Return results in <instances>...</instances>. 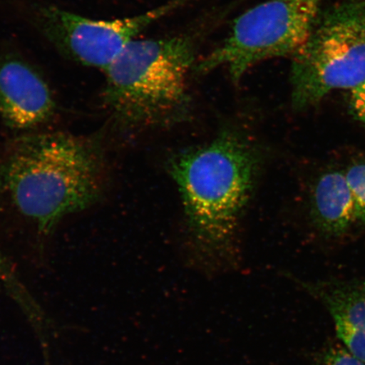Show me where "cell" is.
Returning a JSON list of instances; mask_svg holds the SVG:
<instances>
[{
	"instance_id": "11",
	"label": "cell",
	"mask_w": 365,
	"mask_h": 365,
	"mask_svg": "<svg viewBox=\"0 0 365 365\" xmlns=\"http://www.w3.org/2000/svg\"><path fill=\"white\" fill-rule=\"evenodd\" d=\"M314 365H365V362L351 353L344 345L332 344L318 354Z\"/></svg>"
},
{
	"instance_id": "2",
	"label": "cell",
	"mask_w": 365,
	"mask_h": 365,
	"mask_svg": "<svg viewBox=\"0 0 365 365\" xmlns=\"http://www.w3.org/2000/svg\"><path fill=\"white\" fill-rule=\"evenodd\" d=\"M259 166L247 137L225 130L211 143L177 155L170 173L179 188L190 232L188 262L213 277L236 270L240 220Z\"/></svg>"
},
{
	"instance_id": "4",
	"label": "cell",
	"mask_w": 365,
	"mask_h": 365,
	"mask_svg": "<svg viewBox=\"0 0 365 365\" xmlns=\"http://www.w3.org/2000/svg\"><path fill=\"white\" fill-rule=\"evenodd\" d=\"M292 104L301 111L336 90L365 81V0H345L319 11L312 31L293 56Z\"/></svg>"
},
{
	"instance_id": "12",
	"label": "cell",
	"mask_w": 365,
	"mask_h": 365,
	"mask_svg": "<svg viewBox=\"0 0 365 365\" xmlns=\"http://www.w3.org/2000/svg\"><path fill=\"white\" fill-rule=\"evenodd\" d=\"M349 109L356 120L365 126V81L349 91Z\"/></svg>"
},
{
	"instance_id": "1",
	"label": "cell",
	"mask_w": 365,
	"mask_h": 365,
	"mask_svg": "<svg viewBox=\"0 0 365 365\" xmlns=\"http://www.w3.org/2000/svg\"><path fill=\"white\" fill-rule=\"evenodd\" d=\"M102 133L33 131L8 141L0 153V200L38 237L102 199L108 182Z\"/></svg>"
},
{
	"instance_id": "8",
	"label": "cell",
	"mask_w": 365,
	"mask_h": 365,
	"mask_svg": "<svg viewBox=\"0 0 365 365\" xmlns=\"http://www.w3.org/2000/svg\"><path fill=\"white\" fill-rule=\"evenodd\" d=\"M299 284L325 305L341 344L365 362V281Z\"/></svg>"
},
{
	"instance_id": "9",
	"label": "cell",
	"mask_w": 365,
	"mask_h": 365,
	"mask_svg": "<svg viewBox=\"0 0 365 365\" xmlns=\"http://www.w3.org/2000/svg\"><path fill=\"white\" fill-rule=\"evenodd\" d=\"M312 216L314 225L327 236L344 235L356 220V212L344 173L328 171L319 178L314 186Z\"/></svg>"
},
{
	"instance_id": "5",
	"label": "cell",
	"mask_w": 365,
	"mask_h": 365,
	"mask_svg": "<svg viewBox=\"0 0 365 365\" xmlns=\"http://www.w3.org/2000/svg\"><path fill=\"white\" fill-rule=\"evenodd\" d=\"M323 0H267L242 14L222 43L195 68H223L232 81L269 59L293 56L312 31Z\"/></svg>"
},
{
	"instance_id": "10",
	"label": "cell",
	"mask_w": 365,
	"mask_h": 365,
	"mask_svg": "<svg viewBox=\"0 0 365 365\" xmlns=\"http://www.w3.org/2000/svg\"><path fill=\"white\" fill-rule=\"evenodd\" d=\"M344 173L352 193L356 220L365 225V162L352 164Z\"/></svg>"
},
{
	"instance_id": "6",
	"label": "cell",
	"mask_w": 365,
	"mask_h": 365,
	"mask_svg": "<svg viewBox=\"0 0 365 365\" xmlns=\"http://www.w3.org/2000/svg\"><path fill=\"white\" fill-rule=\"evenodd\" d=\"M192 0H170L139 15L115 20H96L56 6H42L36 21L59 52L82 66L103 71L137 36L153 23Z\"/></svg>"
},
{
	"instance_id": "3",
	"label": "cell",
	"mask_w": 365,
	"mask_h": 365,
	"mask_svg": "<svg viewBox=\"0 0 365 365\" xmlns=\"http://www.w3.org/2000/svg\"><path fill=\"white\" fill-rule=\"evenodd\" d=\"M195 61L190 36L131 42L104 71L103 101L113 125L134 130L181 121L189 113Z\"/></svg>"
},
{
	"instance_id": "7",
	"label": "cell",
	"mask_w": 365,
	"mask_h": 365,
	"mask_svg": "<svg viewBox=\"0 0 365 365\" xmlns=\"http://www.w3.org/2000/svg\"><path fill=\"white\" fill-rule=\"evenodd\" d=\"M57 103L42 75L19 56H0V118L19 133L36 131L51 122Z\"/></svg>"
}]
</instances>
